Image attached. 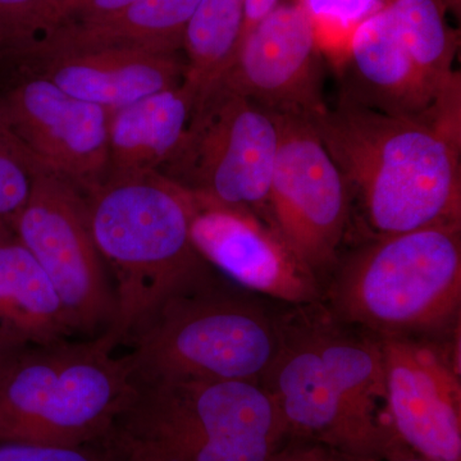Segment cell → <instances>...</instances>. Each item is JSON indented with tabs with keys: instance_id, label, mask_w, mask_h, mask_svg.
<instances>
[{
	"instance_id": "6da1fadb",
	"label": "cell",
	"mask_w": 461,
	"mask_h": 461,
	"mask_svg": "<svg viewBox=\"0 0 461 461\" xmlns=\"http://www.w3.org/2000/svg\"><path fill=\"white\" fill-rule=\"evenodd\" d=\"M260 384L288 437L320 442L350 461H384L402 447L387 415L381 339L324 304H281L277 344Z\"/></svg>"
},
{
	"instance_id": "7a4b0ae2",
	"label": "cell",
	"mask_w": 461,
	"mask_h": 461,
	"mask_svg": "<svg viewBox=\"0 0 461 461\" xmlns=\"http://www.w3.org/2000/svg\"><path fill=\"white\" fill-rule=\"evenodd\" d=\"M372 238L461 224V138L341 95L311 118Z\"/></svg>"
},
{
	"instance_id": "3957f363",
	"label": "cell",
	"mask_w": 461,
	"mask_h": 461,
	"mask_svg": "<svg viewBox=\"0 0 461 461\" xmlns=\"http://www.w3.org/2000/svg\"><path fill=\"white\" fill-rule=\"evenodd\" d=\"M287 438L259 382L162 379L133 382L102 442L117 461H266Z\"/></svg>"
},
{
	"instance_id": "277c9868",
	"label": "cell",
	"mask_w": 461,
	"mask_h": 461,
	"mask_svg": "<svg viewBox=\"0 0 461 461\" xmlns=\"http://www.w3.org/2000/svg\"><path fill=\"white\" fill-rule=\"evenodd\" d=\"M280 306L209 267L165 297L127 339L132 381L260 384L277 344Z\"/></svg>"
},
{
	"instance_id": "5b68a950",
	"label": "cell",
	"mask_w": 461,
	"mask_h": 461,
	"mask_svg": "<svg viewBox=\"0 0 461 461\" xmlns=\"http://www.w3.org/2000/svg\"><path fill=\"white\" fill-rule=\"evenodd\" d=\"M94 241L113 275L114 348L172 291L211 264L194 247L191 195L158 171L108 175L84 194Z\"/></svg>"
},
{
	"instance_id": "8992f818",
	"label": "cell",
	"mask_w": 461,
	"mask_h": 461,
	"mask_svg": "<svg viewBox=\"0 0 461 461\" xmlns=\"http://www.w3.org/2000/svg\"><path fill=\"white\" fill-rule=\"evenodd\" d=\"M321 302L379 339L455 329L461 321V224L369 239L339 257Z\"/></svg>"
},
{
	"instance_id": "52a82bcc",
	"label": "cell",
	"mask_w": 461,
	"mask_h": 461,
	"mask_svg": "<svg viewBox=\"0 0 461 461\" xmlns=\"http://www.w3.org/2000/svg\"><path fill=\"white\" fill-rule=\"evenodd\" d=\"M107 335L25 345L0 364V442L99 444L132 393Z\"/></svg>"
},
{
	"instance_id": "ba28073f",
	"label": "cell",
	"mask_w": 461,
	"mask_h": 461,
	"mask_svg": "<svg viewBox=\"0 0 461 461\" xmlns=\"http://www.w3.org/2000/svg\"><path fill=\"white\" fill-rule=\"evenodd\" d=\"M278 144L276 115L217 80L200 91L180 145L158 172L190 193L248 209L269 223Z\"/></svg>"
},
{
	"instance_id": "9c48e42d",
	"label": "cell",
	"mask_w": 461,
	"mask_h": 461,
	"mask_svg": "<svg viewBox=\"0 0 461 461\" xmlns=\"http://www.w3.org/2000/svg\"><path fill=\"white\" fill-rule=\"evenodd\" d=\"M14 230L50 276L74 333L93 339L107 332L115 315L113 285L83 191L41 166Z\"/></svg>"
},
{
	"instance_id": "30bf717a",
	"label": "cell",
	"mask_w": 461,
	"mask_h": 461,
	"mask_svg": "<svg viewBox=\"0 0 461 461\" xmlns=\"http://www.w3.org/2000/svg\"><path fill=\"white\" fill-rule=\"evenodd\" d=\"M276 118L280 144L269 189V223L323 286L341 257L353 200L311 118Z\"/></svg>"
},
{
	"instance_id": "8fae6325",
	"label": "cell",
	"mask_w": 461,
	"mask_h": 461,
	"mask_svg": "<svg viewBox=\"0 0 461 461\" xmlns=\"http://www.w3.org/2000/svg\"><path fill=\"white\" fill-rule=\"evenodd\" d=\"M381 342L397 441L429 459L461 461L460 324L439 335Z\"/></svg>"
},
{
	"instance_id": "7c38bea8",
	"label": "cell",
	"mask_w": 461,
	"mask_h": 461,
	"mask_svg": "<svg viewBox=\"0 0 461 461\" xmlns=\"http://www.w3.org/2000/svg\"><path fill=\"white\" fill-rule=\"evenodd\" d=\"M0 111L30 154L89 193L109 173V115L26 66L0 67Z\"/></svg>"
},
{
	"instance_id": "4fadbf2b",
	"label": "cell",
	"mask_w": 461,
	"mask_h": 461,
	"mask_svg": "<svg viewBox=\"0 0 461 461\" xmlns=\"http://www.w3.org/2000/svg\"><path fill=\"white\" fill-rule=\"evenodd\" d=\"M323 71L311 20L296 2L282 0L241 39L218 81L269 113L313 118L327 108Z\"/></svg>"
},
{
	"instance_id": "5bb4252c",
	"label": "cell",
	"mask_w": 461,
	"mask_h": 461,
	"mask_svg": "<svg viewBox=\"0 0 461 461\" xmlns=\"http://www.w3.org/2000/svg\"><path fill=\"white\" fill-rule=\"evenodd\" d=\"M190 195L194 247L221 275L280 304H311L323 299L317 276L267 221L248 209Z\"/></svg>"
},
{
	"instance_id": "9a60e30c",
	"label": "cell",
	"mask_w": 461,
	"mask_h": 461,
	"mask_svg": "<svg viewBox=\"0 0 461 461\" xmlns=\"http://www.w3.org/2000/svg\"><path fill=\"white\" fill-rule=\"evenodd\" d=\"M339 67L346 98L461 138V83H439L418 66L386 5L357 27Z\"/></svg>"
},
{
	"instance_id": "2e32d148",
	"label": "cell",
	"mask_w": 461,
	"mask_h": 461,
	"mask_svg": "<svg viewBox=\"0 0 461 461\" xmlns=\"http://www.w3.org/2000/svg\"><path fill=\"white\" fill-rule=\"evenodd\" d=\"M180 53L96 48L47 54L23 66L50 78L69 95L112 113L180 85L187 72Z\"/></svg>"
},
{
	"instance_id": "e0dca14e",
	"label": "cell",
	"mask_w": 461,
	"mask_h": 461,
	"mask_svg": "<svg viewBox=\"0 0 461 461\" xmlns=\"http://www.w3.org/2000/svg\"><path fill=\"white\" fill-rule=\"evenodd\" d=\"M200 0H135L100 16L66 21L51 33L38 58L59 51L129 48L178 53Z\"/></svg>"
},
{
	"instance_id": "ac0fdd59",
	"label": "cell",
	"mask_w": 461,
	"mask_h": 461,
	"mask_svg": "<svg viewBox=\"0 0 461 461\" xmlns=\"http://www.w3.org/2000/svg\"><path fill=\"white\" fill-rule=\"evenodd\" d=\"M200 90L189 78L109 115V173L159 171L189 126Z\"/></svg>"
},
{
	"instance_id": "d6986e66",
	"label": "cell",
	"mask_w": 461,
	"mask_h": 461,
	"mask_svg": "<svg viewBox=\"0 0 461 461\" xmlns=\"http://www.w3.org/2000/svg\"><path fill=\"white\" fill-rule=\"evenodd\" d=\"M0 329L26 345L75 335L50 276L14 230H0Z\"/></svg>"
},
{
	"instance_id": "ffe728a7",
	"label": "cell",
	"mask_w": 461,
	"mask_h": 461,
	"mask_svg": "<svg viewBox=\"0 0 461 461\" xmlns=\"http://www.w3.org/2000/svg\"><path fill=\"white\" fill-rule=\"evenodd\" d=\"M244 21L245 0H200L184 39L186 78L200 91L235 59Z\"/></svg>"
},
{
	"instance_id": "44dd1931",
	"label": "cell",
	"mask_w": 461,
	"mask_h": 461,
	"mask_svg": "<svg viewBox=\"0 0 461 461\" xmlns=\"http://www.w3.org/2000/svg\"><path fill=\"white\" fill-rule=\"evenodd\" d=\"M384 5L418 66L439 83H461L454 69L459 38L444 0H384Z\"/></svg>"
},
{
	"instance_id": "7402d4cb",
	"label": "cell",
	"mask_w": 461,
	"mask_h": 461,
	"mask_svg": "<svg viewBox=\"0 0 461 461\" xmlns=\"http://www.w3.org/2000/svg\"><path fill=\"white\" fill-rule=\"evenodd\" d=\"M60 23L57 0H0V67L32 62Z\"/></svg>"
},
{
	"instance_id": "603a6c76",
	"label": "cell",
	"mask_w": 461,
	"mask_h": 461,
	"mask_svg": "<svg viewBox=\"0 0 461 461\" xmlns=\"http://www.w3.org/2000/svg\"><path fill=\"white\" fill-rule=\"evenodd\" d=\"M313 26L323 56L341 65L357 27L384 7V0H294Z\"/></svg>"
},
{
	"instance_id": "cb8c5ba5",
	"label": "cell",
	"mask_w": 461,
	"mask_h": 461,
	"mask_svg": "<svg viewBox=\"0 0 461 461\" xmlns=\"http://www.w3.org/2000/svg\"><path fill=\"white\" fill-rule=\"evenodd\" d=\"M41 167L18 140L0 111V230H14Z\"/></svg>"
},
{
	"instance_id": "d4e9b609",
	"label": "cell",
	"mask_w": 461,
	"mask_h": 461,
	"mask_svg": "<svg viewBox=\"0 0 461 461\" xmlns=\"http://www.w3.org/2000/svg\"><path fill=\"white\" fill-rule=\"evenodd\" d=\"M0 461H117L105 446H57L32 442H0Z\"/></svg>"
},
{
	"instance_id": "484cf974",
	"label": "cell",
	"mask_w": 461,
	"mask_h": 461,
	"mask_svg": "<svg viewBox=\"0 0 461 461\" xmlns=\"http://www.w3.org/2000/svg\"><path fill=\"white\" fill-rule=\"evenodd\" d=\"M266 461H350L329 446L311 439L288 437Z\"/></svg>"
},
{
	"instance_id": "4316f807",
	"label": "cell",
	"mask_w": 461,
	"mask_h": 461,
	"mask_svg": "<svg viewBox=\"0 0 461 461\" xmlns=\"http://www.w3.org/2000/svg\"><path fill=\"white\" fill-rule=\"evenodd\" d=\"M132 2L135 0H57V5L63 23L66 21L109 14Z\"/></svg>"
},
{
	"instance_id": "83f0119b",
	"label": "cell",
	"mask_w": 461,
	"mask_h": 461,
	"mask_svg": "<svg viewBox=\"0 0 461 461\" xmlns=\"http://www.w3.org/2000/svg\"><path fill=\"white\" fill-rule=\"evenodd\" d=\"M281 2L282 0H245V21L241 39Z\"/></svg>"
},
{
	"instance_id": "f1b7e54d",
	"label": "cell",
	"mask_w": 461,
	"mask_h": 461,
	"mask_svg": "<svg viewBox=\"0 0 461 461\" xmlns=\"http://www.w3.org/2000/svg\"><path fill=\"white\" fill-rule=\"evenodd\" d=\"M25 345L26 344L18 341V339L14 338V336H12L11 333H8L7 330L0 329V364L5 363L14 351H17L18 348Z\"/></svg>"
},
{
	"instance_id": "f546056e",
	"label": "cell",
	"mask_w": 461,
	"mask_h": 461,
	"mask_svg": "<svg viewBox=\"0 0 461 461\" xmlns=\"http://www.w3.org/2000/svg\"><path fill=\"white\" fill-rule=\"evenodd\" d=\"M384 461H444V460H433L429 459V457L420 456V455H417L409 451L406 447H399L396 448L393 453L388 454L386 459Z\"/></svg>"
},
{
	"instance_id": "4dcf8cb0",
	"label": "cell",
	"mask_w": 461,
	"mask_h": 461,
	"mask_svg": "<svg viewBox=\"0 0 461 461\" xmlns=\"http://www.w3.org/2000/svg\"><path fill=\"white\" fill-rule=\"evenodd\" d=\"M444 3L447 12H451L454 16L460 17L461 0H444Z\"/></svg>"
}]
</instances>
